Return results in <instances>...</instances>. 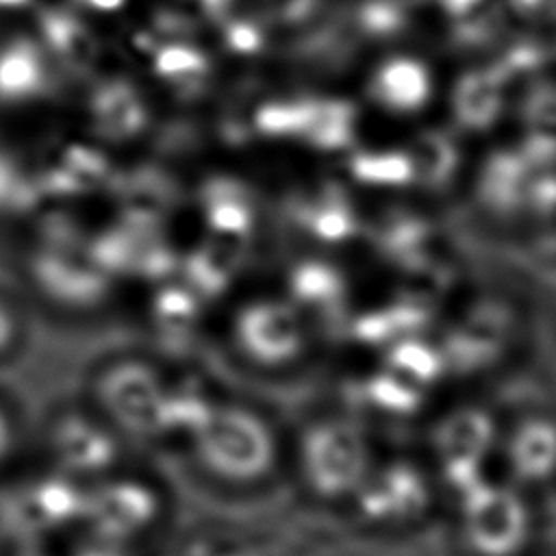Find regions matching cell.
I'll list each match as a JSON object with an SVG mask.
<instances>
[{
	"label": "cell",
	"mask_w": 556,
	"mask_h": 556,
	"mask_svg": "<svg viewBox=\"0 0 556 556\" xmlns=\"http://www.w3.org/2000/svg\"><path fill=\"white\" fill-rule=\"evenodd\" d=\"M424 389L408 378L400 376L397 371H389L384 376H374L371 380V400L382 408L393 415H402L406 410L417 408Z\"/></svg>",
	"instance_id": "cell-17"
},
{
	"label": "cell",
	"mask_w": 556,
	"mask_h": 556,
	"mask_svg": "<svg viewBox=\"0 0 556 556\" xmlns=\"http://www.w3.org/2000/svg\"><path fill=\"white\" fill-rule=\"evenodd\" d=\"M35 0H0V13H17L30 9Z\"/></svg>",
	"instance_id": "cell-22"
},
{
	"label": "cell",
	"mask_w": 556,
	"mask_h": 556,
	"mask_svg": "<svg viewBox=\"0 0 556 556\" xmlns=\"http://www.w3.org/2000/svg\"><path fill=\"white\" fill-rule=\"evenodd\" d=\"M11 447H13V424L9 415L0 408V463L9 456Z\"/></svg>",
	"instance_id": "cell-21"
},
{
	"label": "cell",
	"mask_w": 556,
	"mask_h": 556,
	"mask_svg": "<svg viewBox=\"0 0 556 556\" xmlns=\"http://www.w3.org/2000/svg\"><path fill=\"white\" fill-rule=\"evenodd\" d=\"M87 119L109 143L135 141L148 124V104L137 85L122 76L98 80L87 96Z\"/></svg>",
	"instance_id": "cell-12"
},
{
	"label": "cell",
	"mask_w": 556,
	"mask_h": 556,
	"mask_svg": "<svg viewBox=\"0 0 556 556\" xmlns=\"http://www.w3.org/2000/svg\"><path fill=\"white\" fill-rule=\"evenodd\" d=\"M113 178L109 156L102 148L85 141H63L52 146L37 172L39 193L50 198L89 195Z\"/></svg>",
	"instance_id": "cell-10"
},
{
	"label": "cell",
	"mask_w": 556,
	"mask_h": 556,
	"mask_svg": "<svg viewBox=\"0 0 556 556\" xmlns=\"http://www.w3.org/2000/svg\"><path fill=\"white\" fill-rule=\"evenodd\" d=\"M37 41L46 50L48 59L61 63L67 70H89L98 54L100 41L80 11L50 7L37 15Z\"/></svg>",
	"instance_id": "cell-14"
},
{
	"label": "cell",
	"mask_w": 556,
	"mask_h": 556,
	"mask_svg": "<svg viewBox=\"0 0 556 556\" xmlns=\"http://www.w3.org/2000/svg\"><path fill=\"white\" fill-rule=\"evenodd\" d=\"M39 189L35 178L22 172V167L0 152V215L22 213L35 204Z\"/></svg>",
	"instance_id": "cell-16"
},
{
	"label": "cell",
	"mask_w": 556,
	"mask_h": 556,
	"mask_svg": "<svg viewBox=\"0 0 556 556\" xmlns=\"http://www.w3.org/2000/svg\"><path fill=\"white\" fill-rule=\"evenodd\" d=\"M11 556H50V554H46L39 543H30V545H17Z\"/></svg>",
	"instance_id": "cell-23"
},
{
	"label": "cell",
	"mask_w": 556,
	"mask_h": 556,
	"mask_svg": "<svg viewBox=\"0 0 556 556\" xmlns=\"http://www.w3.org/2000/svg\"><path fill=\"white\" fill-rule=\"evenodd\" d=\"M126 2L128 0H74L80 13H100V15L117 13L126 7Z\"/></svg>",
	"instance_id": "cell-20"
},
{
	"label": "cell",
	"mask_w": 556,
	"mask_h": 556,
	"mask_svg": "<svg viewBox=\"0 0 556 556\" xmlns=\"http://www.w3.org/2000/svg\"><path fill=\"white\" fill-rule=\"evenodd\" d=\"M198 463L219 480L245 484L265 478L276 460L269 424L243 406H211L191 432Z\"/></svg>",
	"instance_id": "cell-1"
},
{
	"label": "cell",
	"mask_w": 556,
	"mask_h": 556,
	"mask_svg": "<svg viewBox=\"0 0 556 556\" xmlns=\"http://www.w3.org/2000/svg\"><path fill=\"white\" fill-rule=\"evenodd\" d=\"M85 489L59 471L20 482L0 495V528L17 545L39 543L46 534L80 521Z\"/></svg>",
	"instance_id": "cell-3"
},
{
	"label": "cell",
	"mask_w": 556,
	"mask_h": 556,
	"mask_svg": "<svg viewBox=\"0 0 556 556\" xmlns=\"http://www.w3.org/2000/svg\"><path fill=\"white\" fill-rule=\"evenodd\" d=\"M70 556H130V554H128V543H119L113 539L85 532V536L72 547Z\"/></svg>",
	"instance_id": "cell-18"
},
{
	"label": "cell",
	"mask_w": 556,
	"mask_h": 556,
	"mask_svg": "<svg viewBox=\"0 0 556 556\" xmlns=\"http://www.w3.org/2000/svg\"><path fill=\"white\" fill-rule=\"evenodd\" d=\"M159 513L161 500L148 482L109 478L85 489L80 521L91 534L130 543L156 521Z\"/></svg>",
	"instance_id": "cell-8"
},
{
	"label": "cell",
	"mask_w": 556,
	"mask_h": 556,
	"mask_svg": "<svg viewBox=\"0 0 556 556\" xmlns=\"http://www.w3.org/2000/svg\"><path fill=\"white\" fill-rule=\"evenodd\" d=\"M497 426L478 406H460L447 413L434 428L432 445L445 482L465 493L484 480V463L495 445Z\"/></svg>",
	"instance_id": "cell-7"
},
{
	"label": "cell",
	"mask_w": 556,
	"mask_h": 556,
	"mask_svg": "<svg viewBox=\"0 0 556 556\" xmlns=\"http://www.w3.org/2000/svg\"><path fill=\"white\" fill-rule=\"evenodd\" d=\"M371 450L363 430L343 419L313 424L300 441V469L321 497H352L371 467Z\"/></svg>",
	"instance_id": "cell-2"
},
{
	"label": "cell",
	"mask_w": 556,
	"mask_h": 556,
	"mask_svg": "<svg viewBox=\"0 0 556 556\" xmlns=\"http://www.w3.org/2000/svg\"><path fill=\"white\" fill-rule=\"evenodd\" d=\"M50 63L37 37L4 39L0 43V104L24 106L41 100L52 85Z\"/></svg>",
	"instance_id": "cell-13"
},
{
	"label": "cell",
	"mask_w": 556,
	"mask_h": 556,
	"mask_svg": "<svg viewBox=\"0 0 556 556\" xmlns=\"http://www.w3.org/2000/svg\"><path fill=\"white\" fill-rule=\"evenodd\" d=\"M510 473L526 484H543L556 473V419L532 415L521 419L506 441Z\"/></svg>",
	"instance_id": "cell-15"
},
{
	"label": "cell",
	"mask_w": 556,
	"mask_h": 556,
	"mask_svg": "<svg viewBox=\"0 0 556 556\" xmlns=\"http://www.w3.org/2000/svg\"><path fill=\"white\" fill-rule=\"evenodd\" d=\"M17 337V319L13 311L0 300V354H4Z\"/></svg>",
	"instance_id": "cell-19"
},
{
	"label": "cell",
	"mask_w": 556,
	"mask_h": 556,
	"mask_svg": "<svg viewBox=\"0 0 556 556\" xmlns=\"http://www.w3.org/2000/svg\"><path fill=\"white\" fill-rule=\"evenodd\" d=\"M356 510L369 523L404 526L419 519L430 504L426 473L410 460L371 465L352 493Z\"/></svg>",
	"instance_id": "cell-9"
},
{
	"label": "cell",
	"mask_w": 556,
	"mask_h": 556,
	"mask_svg": "<svg viewBox=\"0 0 556 556\" xmlns=\"http://www.w3.org/2000/svg\"><path fill=\"white\" fill-rule=\"evenodd\" d=\"M167 387L150 365L119 361L98 378L96 397L124 432L150 437L163 432Z\"/></svg>",
	"instance_id": "cell-5"
},
{
	"label": "cell",
	"mask_w": 556,
	"mask_h": 556,
	"mask_svg": "<svg viewBox=\"0 0 556 556\" xmlns=\"http://www.w3.org/2000/svg\"><path fill=\"white\" fill-rule=\"evenodd\" d=\"M30 278L50 302L70 311L96 308L111 291V278L74 239L43 241L30 261Z\"/></svg>",
	"instance_id": "cell-6"
},
{
	"label": "cell",
	"mask_w": 556,
	"mask_h": 556,
	"mask_svg": "<svg viewBox=\"0 0 556 556\" xmlns=\"http://www.w3.org/2000/svg\"><path fill=\"white\" fill-rule=\"evenodd\" d=\"M460 497V530L476 556H515L530 536V510L515 489L486 478Z\"/></svg>",
	"instance_id": "cell-4"
},
{
	"label": "cell",
	"mask_w": 556,
	"mask_h": 556,
	"mask_svg": "<svg viewBox=\"0 0 556 556\" xmlns=\"http://www.w3.org/2000/svg\"><path fill=\"white\" fill-rule=\"evenodd\" d=\"M50 445L59 469L72 478L102 473L117 458L115 434L78 413H67L52 426Z\"/></svg>",
	"instance_id": "cell-11"
}]
</instances>
